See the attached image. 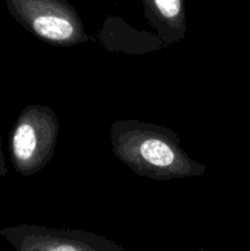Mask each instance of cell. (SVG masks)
Instances as JSON below:
<instances>
[{
  "label": "cell",
  "instance_id": "277c9868",
  "mask_svg": "<svg viewBox=\"0 0 250 251\" xmlns=\"http://www.w3.org/2000/svg\"><path fill=\"white\" fill-rule=\"evenodd\" d=\"M9 5L25 27L46 43L70 47L88 39L77 20H74L69 12L39 10L25 0H9Z\"/></svg>",
  "mask_w": 250,
  "mask_h": 251
},
{
  "label": "cell",
  "instance_id": "6da1fadb",
  "mask_svg": "<svg viewBox=\"0 0 250 251\" xmlns=\"http://www.w3.org/2000/svg\"><path fill=\"white\" fill-rule=\"evenodd\" d=\"M109 135L114 156L144 178L164 181L202 176L206 171L184 151L178 134L162 125L117 120Z\"/></svg>",
  "mask_w": 250,
  "mask_h": 251
},
{
  "label": "cell",
  "instance_id": "8992f818",
  "mask_svg": "<svg viewBox=\"0 0 250 251\" xmlns=\"http://www.w3.org/2000/svg\"><path fill=\"white\" fill-rule=\"evenodd\" d=\"M199 251H207V250H206V249H203V248H202V249H200V250H199Z\"/></svg>",
  "mask_w": 250,
  "mask_h": 251
},
{
  "label": "cell",
  "instance_id": "7a4b0ae2",
  "mask_svg": "<svg viewBox=\"0 0 250 251\" xmlns=\"http://www.w3.org/2000/svg\"><path fill=\"white\" fill-rule=\"evenodd\" d=\"M59 120L48 105H26L10 131L9 150L14 169L24 176L38 173L55 153Z\"/></svg>",
  "mask_w": 250,
  "mask_h": 251
},
{
  "label": "cell",
  "instance_id": "3957f363",
  "mask_svg": "<svg viewBox=\"0 0 250 251\" xmlns=\"http://www.w3.org/2000/svg\"><path fill=\"white\" fill-rule=\"evenodd\" d=\"M15 251H125L122 245L96 233L17 225L0 230Z\"/></svg>",
  "mask_w": 250,
  "mask_h": 251
},
{
  "label": "cell",
  "instance_id": "5b68a950",
  "mask_svg": "<svg viewBox=\"0 0 250 251\" xmlns=\"http://www.w3.org/2000/svg\"><path fill=\"white\" fill-rule=\"evenodd\" d=\"M2 139H1V132H0V178L5 176L7 174L6 163H5V157L2 153Z\"/></svg>",
  "mask_w": 250,
  "mask_h": 251
}]
</instances>
